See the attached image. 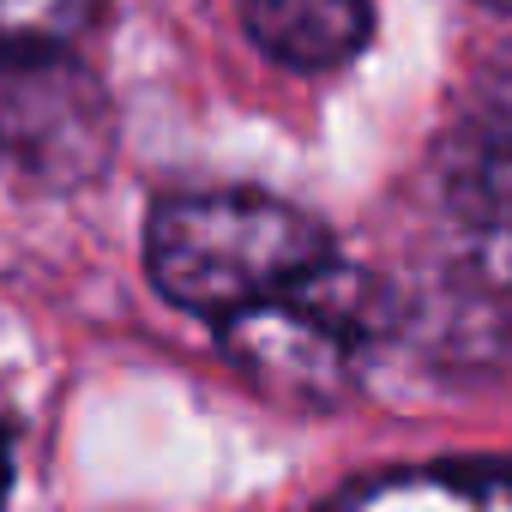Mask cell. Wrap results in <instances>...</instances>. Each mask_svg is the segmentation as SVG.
<instances>
[{
    "mask_svg": "<svg viewBox=\"0 0 512 512\" xmlns=\"http://www.w3.org/2000/svg\"><path fill=\"white\" fill-rule=\"evenodd\" d=\"M151 284L223 332L308 302L338 278L326 229L266 193H175L145 223Z\"/></svg>",
    "mask_w": 512,
    "mask_h": 512,
    "instance_id": "cell-1",
    "label": "cell"
},
{
    "mask_svg": "<svg viewBox=\"0 0 512 512\" xmlns=\"http://www.w3.org/2000/svg\"><path fill=\"white\" fill-rule=\"evenodd\" d=\"M0 157L43 181H91L103 169L109 103L67 49H0Z\"/></svg>",
    "mask_w": 512,
    "mask_h": 512,
    "instance_id": "cell-2",
    "label": "cell"
},
{
    "mask_svg": "<svg viewBox=\"0 0 512 512\" xmlns=\"http://www.w3.org/2000/svg\"><path fill=\"white\" fill-rule=\"evenodd\" d=\"M452 217L476 272L512 296V127H488L452 169Z\"/></svg>",
    "mask_w": 512,
    "mask_h": 512,
    "instance_id": "cell-3",
    "label": "cell"
},
{
    "mask_svg": "<svg viewBox=\"0 0 512 512\" xmlns=\"http://www.w3.org/2000/svg\"><path fill=\"white\" fill-rule=\"evenodd\" d=\"M241 25L272 61L320 73L368 43L374 13L368 0H241Z\"/></svg>",
    "mask_w": 512,
    "mask_h": 512,
    "instance_id": "cell-4",
    "label": "cell"
},
{
    "mask_svg": "<svg viewBox=\"0 0 512 512\" xmlns=\"http://www.w3.org/2000/svg\"><path fill=\"white\" fill-rule=\"evenodd\" d=\"M97 0H0V49H67Z\"/></svg>",
    "mask_w": 512,
    "mask_h": 512,
    "instance_id": "cell-5",
    "label": "cell"
},
{
    "mask_svg": "<svg viewBox=\"0 0 512 512\" xmlns=\"http://www.w3.org/2000/svg\"><path fill=\"white\" fill-rule=\"evenodd\" d=\"M0 494H7V440H0Z\"/></svg>",
    "mask_w": 512,
    "mask_h": 512,
    "instance_id": "cell-6",
    "label": "cell"
},
{
    "mask_svg": "<svg viewBox=\"0 0 512 512\" xmlns=\"http://www.w3.org/2000/svg\"><path fill=\"white\" fill-rule=\"evenodd\" d=\"M494 7H512V0H494Z\"/></svg>",
    "mask_w": 512,
    "mask_h": 512,
    "instance_id": "cell-7",
    "label": "cell"
}]
</instances>
